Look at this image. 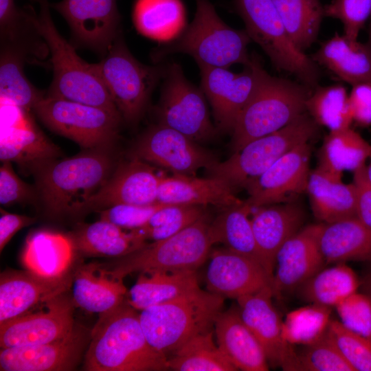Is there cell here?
Instances as JSON below:
<instances>
[{
    "instance_id": "53",
    "label": "cell",
    "mask_w": 371,
    "mask_h": 371,
    "mask_svg": "<svg viewBox=\"0 0 371 371\" xmlns=\"http://www.w3.org/2000/svg\"><path fill=\"white\" fill-rule=\"evenodd\" d=\"M353 181L357 194V217L371 228V183L364 164L353 172Z\"/></svg>"
},
{
    "instance_id": "57",
    "label": "cell",
    "mask_w": 371,
    "mask_h": 371,
    "mask_svg": "<svg viewBox=\"0 0 371 371\" xmlns=\"http://www.w3.org/2000/svg\"><path fill=\"white\" fill-rule=\"evenodd\" d=\"M370 43H369L371 46V16H370Z\"/></svg>"
},
{
    "instance_id": "39",
    "label": "cell",
    "mask_w": 371,
    "mask_h": 371,
    "mask_svg": "<svg viewBox=\"0 0 371 371\" xmlns=\"http://www.w3.org/2000/svg\"><path fill=\"white\" fill-rule=\"evenodd\" d=\"M293 44L304 52L316 41L324 8L319 0H273Z\"/></svg>"
},
{
    "instance_id": "9",
    "label": "cell",
    "mask_w": 371,
    "mask_h": 371,
    "mask_svg": "<svg viewBox=\"0 0 371 371\" xmlns=\"http://www.w3.org/2000/svg\"><path fill=\"white\" fill-rule=\"evenodd\" d=\"M318 125L306 113L269 135L255 139L222 162L208 169L210 176L219 178L234 188L246 190L269 168L296 146L308 142Z\"/></svg>"
},
{
    "instance_id": "52",
    "label": "cell",
    "mask_w": 371,
    "mask_h": 371,
    "mask_svg": "<svg viewBox=\"0 0 371 371\" xmlns=\"http://www.w3.org/2000/svg\"><path fill=\"white\" fill-rule=\"evenodd\" d=\"M349 102L353 121L361 126L371 125V82L352 86Z\"/></svg>"
},
{
    "instance_id": "13",
    "label": "cell",
    "mask_w": 371,
    "mask_h": 371,
    "mask_svg": "<svg viewBox=\"0 0 371 371\" xmlns=\"http://www.w3.org/2000/svg\"><path fill=\"white\" fill-rule=\"evenodd\" d=\"M199 67L200 88L212 106L216 129L232 132L267 71L255 55L239 73L223 67Z\"/></svg>"
},
{
    "instance_id": "16",
    "label": "cell",
    "mask_w": 371,
    "mask_h": 371,
    "mask_svg": "<svg viewBox=\"0 0 371 371\" xmlns=\"http://www.w3.org/2000/svg\"><path fill=\"white\" fill-rule=\"evenodd\" d=\"M58 154V148L38 128L30 111L1 97V161H14L36 170Z\"/></svg>"
},
{
    "instance_id": "24",
    "label": "cell",
    "mask_w": 371,
    "mask_h": 371,
    "mask_svg": "<svg viewBox=\"0 0 371 371\" xmlns=\"http://www.w3.org/2000/svg\"><path fill=\"white\" fill-rule=\"evenodd\" d=\"M69 275L60 278H47L28 270L1 273L0 324L30 311L43 302L67 291L72 280Z\"/></svg>"
},
{
    "instance_id": "23",
    "label": "cell",
    "mask_w": 371,
    "mask_h": 371,
    "mask_svg": "<svg viewBox=\"0 0 371 371\" xmlns=\"http://www.w3.org/2000/svg\"><path fill=\"white\" fill-rule=\"evenodd\" d=\"M205 282L209 291L237 299L272 287L273 279L256 260L224 248L212 253Z\"/></svg>"
},
{
    "instance_id": "2",
    "label": "cell",
    "mask_w": 371,
    "mask_h": 371,
    "mask_svg": "<svg viewBox=\"0 0 371 371\" xmlns=\"http://www.w3.org/2000/svg\"><path fill=\"white\" fill-rule=\"evenodd\" d=\"M36 1L38 11L30 7L27 14L51 56L53 76L46 93L120 115L96 64L82 59L74 47L59 33L52 19L48 0Z\"/></svg>"
},
{
    "instance_id": "45",
    "label": "cell",
    "mask_w": 371,
    "mask_h": 371,
    "mask_svg": "<svg viewBox=\"0 0 371 371\" xmlns=\"http://www.w3.org/2000/svg\"><path fill=\"white\" fill-rule=\"evenodd\" d=\"M205 216L203 205L169 203L137 229L148 240L157 241L179 233Z\"/></svg>"
},
{
    "instance_id": "27",
    "label": "cell",
    "mask_w": 371,
    "mask_h": 371,
    "mask_svg": "<svg viewBox=\"0 0 371 371\" xmlns=\"http://www.w3.org/2000/svg\"><path fill=\"white\" fill-rule=\"evenodd\" d=\"M214 327L218 348L238 370H269L265 352L243 321L238 307L221 311L215 320Z\"/></svg>"
},
{
    "instance_id": "30",
    "label": "cell",
    "mask_w": 371,
    "mask_h": 371,
    "mask_svg": "<svg viewBox=\"0 0 371 371\" xmlns=\"http://www.w3.org/2000/svg\"><path fill=\"white\" fill-rule=\"evenodd\" d=\"M76 249L73 239L60 233L40 230L26 239L21 261L26 269L47 278L69 275Z\"/></svg>"
},
{
    "instance_id": "20",
    "label": "cell",
    "mask_w": 371,
    "mask_h": 371,
    "mask_svg": "<svg viewBox=\"0 0 371 371\" xmlns=\"http://www.w3.org/2000/svg\"><path fill=\"white\" fill-rule=\"evenodd\" d=\"M161 178L148 162L132 156L117 165L104 185L89 198L81 212L101 211L120 204L156 203Z\"/></svg>"
},
{
    "instance_id": "5",
    "label": "cell",
    "mask_w": 371,
    "mask_h": 371,
    "mask_svg": "<svg viewBox=\"0 0 371 371\" xmlns=\"http://www.w3.org/2000/svg\"><path fill=\"white\" fill-rule=\"evenodd\" d=\"M251 41L245 30H236L226 24L209 0H196L192 23L178 37L160 48L155 58L183 53L192 56L199 66H244L251 59L247 49Z\"/></svg>"
},
{
    "instance_id": "10",
    "label": "cell",
    "mask_w": 371,
    "mask_h": 371,
    "mask_svg": "<svg viewBox=\"0 0 371 371\" xmlns=\"http://www.w3.org/2000/svg\"><path fill=\"white\" fill-rule=\"evenodd\" d=\"M235 4L251 41L277 69L294 75L311 89L318 86L317 63L293 44L273 0H235Z\"/></svg>"
},
{
    "instance_id": "18",
    "label": "cell",
    "mask_w": 371,
    "mask_h": 371,
    "mask_svg": "<svg viewBox=\"0 0 371 371\" xmlns=\"http://www.w3.org/2000/svg\"><path fill=\"white\" fill-rule=\"evenodd\" d=\"M91 330L76 326L65 337L43 344L3 348L1 371H68L74 370L88 347Z\"/></svg>"
},
{
    "instance_id": "14",
    "label": "cell",
    "mask_w": 371,
    "mask_h": 371,
    "mask_svg": "<svg viewBox=\"0 0 371 371\" xmlns=\"http://www.w3.org/2000/svg\"><path fill=\"white\" fill-rule=\"evenodd\" d=\"M65 291L30 311L0 324V348L43 344L72 331L74 304Z\"/></svg>"
},
{
    "instance_id": "3",
    "label": "cell",
    "mask_w": 371,
    "mask_h": 371,
    "mask_svg": "<svg viewBox=\"0 0 371 371\" xmlns=\"http://www.w3.org/2000/svg\"><path fill=\"white\" fill-rule=\"evenodd\" d=\"M111 147L85 149L72 157L52 160L36 170L39 194L49 215L81 212L89 198L113 171Z\"/></svg>"
},
{
    "instance_id": "15",
    "label": "cell",
    "mask_w": 371,
    "mask_h": 371,
    "mask_svg": "<svg viewBox=\"0 0 371 371\" xmlns=\"http://www.w3.org/2000/svg\"><path fill=\"white\" fill-rule=\"evenodd\" d=\"M132 156L166 168L176 175H193L216 162L210 153L180 132L158 123L137 139Z\"/></svg>"
},
{
    "instance_id": "48",
    "label": "cell",
    "mask_w": 371,
    "mask_h": 371,
    "mask_svg": "<svg viewBox=\"0 0 371 371\" xmlns=\"http://www.w3.org/2000/svg\"><path fill=\"white\" fill-rule=\"evenodd\" d=\"M324 8V16L340 21L344 35L355 40L371 16V0H333Z\"/></svg>"
},
{
    "instance_id": "49",
    "label": "cell",
    "mask_w": 371,
    "mask_h": 371,
    "mask_svg": "<svg viewBox=\"0 0 371 371\" xmlns=\"http://www.w3.org/2000/svg\"><path fill=\"white\" fill-rule=\"evenodd\" d=\"M335 307L346 328L371 339V299L368 296L357 291Z\"/></svg>"
},
{
    "instance_id": "21",
    "label": "cell",
    "mask_w": 371,
    "mask_h": 371,
    "mask_svg": "<svg viewBox=\"0 0 371 371\" xmlns=\"http://www.w3.org/2000/svg\"><path fill=\"white\" fill-rule=\"evenodd\" d=\"M272 287L236 299L240 315L262 346L268 363L284 370H297V353L282 335L280 315L271 298Z\"/></svg>"
},
{
    "instance_id": "38",
    "label": "cell",
    "mask_w": 371,
    "mask_h": 371,
    "mask_svg": "<svg viewBox=\"0 0 371 371\" xmlns=\"http://www.w3.org/2000/svg\"><path fill=\"white\" fill-rule=\"evenodd\" d=\"M360 280L344 262L321 269L297 288L302 298L311 304L335 306L357 291Z\"/></svg>"
},
{
    "instance_id": "11",
    "label": "cell",
    "mask_w": 371,
    "mask_h": 371,
    "mask_svg": "<svg viewBox=\"0 0 371 371\" xmlns=\"http://www.w3.org/2000/svg\"><path fill=\"white\" fill-rule=\"evenodd\" d=\"M32 110L47 128L85 149L112 146L122 120L120 114L46 93Z\"/></svg>"
},
{
    "instance_id": "32",
    "label": "cell",
    "mask_w": 371,
    "mask_h": 371,
    "mask_svg": "<svg viewBox=\"0 0 371 371\" xmlns=\"http://www.w3.org/2000/svg\"><path fill=\"white\" fill-rule=\"evenodd\" d=\"M319 247L326 264L371 261V228L357 217L322 223Z\"/></svg>"
},
{
    "instance_id": "19",
    "label": "cell",
    "mask_w": 371,
    "mask_h": 371,
    "mask_svg": "<svg viewBox=\"0 0 371 371\" xmlns=\"http://www.w3.org/2000/svg\"><path fill=\"white\" fill-rule=\"evenodd\" d=\"M311 146L303 143L280 157L247 189L253 208L286 203L306 192Z\"/></svg>"
},
{
    "instance_id": "36",
    "label": "cell",
    "mask_w": 371,
    "mask_h": 371,
    "mask_svg": "<svg viewBox=\"0 0 371 371\" xmlns=\"http://www.w3.org/2000/svg\"><path fill=\"white\" fill-rule=\"evenodd\" d=\"M252 209L246 201L227 207L210 224V231L214 244L222 243L225 248L255 260L264 267L249 218Z\"/></svg>"
},
{
    "instance_id": "56",
    "label": "cell",
    "mask_w": 371,
    "mask_h": 371,
    "mask_svg": "<svg viewBox=\"0 0 371 371\" xmlns=\"http://www.w3.org/2000/svg\"><path fill=\"white\" fill-rule=\"evenodd\" d=\"M366 175L369 181L371 183V155L369 157V164L366 165Z\"/></svg>"
},
{
    "instance_id": "33",
    "label": "cell",
    "mask_w": 371,
    "mask_h": 371,
    "mask_svg": "<svg viewBox=\"0 0 371 371\" xmlns=\"http://www.w3.org/2000/svg\"><path fill=\"white\" fill-rule=\"evenodd\" d=\"M124 229L100 219L80 228L73 240L76 248L86 255L115 258L133 253L148 243L137 229L129 232Z\"/></svg>"
},
{
    "instance_id": "37",
    "label": "cell",
    "mask_w": 371,
    "mask_h": 371,
    "mask_svg": "<svg viewBox=\"0 0 371 371\" xmlns=\"http://www.w3.org/2000/svg\"><path fill=\"white\" fill-rule=\"evenodd\" d=\"M371 155V144L350 127L329 131L318 155L317 166L343 175L366 164Z\"/></svg>"
},
{
    "instance_id": "50",
    "label": "cell",
    "mask_w": 371,
    "mask_h": 371,
    "mask_svg": "<svg viewBox=\"0 0 371 371\" xmlns=\"http://www.w3.org/2000/svg\"><path fill=\"white\" fill-rule=\"evenodd\" d=\"M169 203L156 202L148 205H115L100 211V219L126 229L144 227L159 210Z\"/></svg>"
},
{
    "instance_id": "34",
    "label": "cell",
    "mask_w": 371,
    "mask_h": 371,
    "mask_svg": "<svg viewBox=\"0 0 371 371\" xmlns=\"http://www.w3.org/2000/svg\"><path fill=\"white\" fill-rule=\"evenodd\" d=\"M199 288L196 271L139 273L136 282L127 292L126 300L140 311Z\"/></svg>"
},
{
    "instance_id": "1",
    "label": "cell",
    "mask_w": 371,
    "mask_h": 371,
    "mask_svg": "<svg viewBox=\"0 0 371 371\" xmlns=\"http://www.w3.org/2000/svg\"><path fill=\"white\" fill-rule=\"evenodd\" d=\"M126 300L99 315L85 354L88 371H164L168 357L146 339L139 313Z\"/></svg>"
},
{
    "instance_id": "55",
    "label": "cell",
    "mask_w": 371,
    "mask_h": 371,
    "mask_svg": "<svg viewBox=\"0 0 371 371\" xmlns=\"http://www.w3.org/2000/svg\"><path fill=\"white\" fill-rule=\"evenodd\" d=\"M359 288L363 293L371 299V267L368 268L360 280Z\"/></svg>"
},
{
    "instance_id": "17",
    "label": "cell",
    "mask_w": 371,
    "mask_h": 371,
    "mask_svg": "<svg viewBox=\"0 0 371 371\" xmlns=\"http://www.w3.org/2000/svg\"><path fill=\"white\" fill-rule=\"evenodd\" d=\"M50 7L65 19L75 42L102 56L120 32L116 0H62Z\"/></svg>"
},
{
    "instance_id": "28",
    "label": "cell",
    "mask_w": 371,
    "mask_h": 371,
    "mask_svg": "<svg viewBox=\"0 0 371 371\" xmlns=\"http://www.w3.org/2000/svg\"><path fill=\"white\" fill-rule=\"evenodd\" d=\"M306 192L314 216L323 223L357 217L355 186L344 183L342 175L317 166L310 173Z\"/></svg>"
},
{
    "instance_id": "7",
    "label": "cell",
    "mask_w": 371,
    "mask_h": 371,
    "mask_svg": "<svg viewBox=\"0 0 371 371\" xmlns=\"http://www.w3.org/2000/svg\"><path fill=\"white\" fill-rule=\"evenodd\" d=\"M206 216L167 238L148 243L107 265L124 279L133 273L196 271L206 260L214 244Z\"/></svg>"
},
{
    "instance_id": "44",
    "label": "cell",
    "mask_w": 371,
    "mask_h": 371,
    "mask_svg": "<svg viewBox=\"0 0 371 371\" xmlns=\"http://www.w3.org/2000/svg\"><path fill=\"white\" fill-rule=\"evenodd\" d=\"M331 307L311 304L289 312L282 324V335L289 344L308 345L319 339L330 322Z\"/></svg>"
},
{
    "instance_id": "46",
    "label": "cell",
    "mask_w": 371,
    "mask_h": 371,
    "mask_svg": "<svg viewBox=\"0 0 371 371\" xmlns=\"http://www.w3.org/2000/svg\"><path fill=\"white\" fill-rule=\"evenodd\" d=\"M297 353V370L302 371H355L329 333L304 346Z\"/></svg>"
},
{
    "instance_id": "4",
    "label": "cell",
    "mask_w": 371,
    "mask_h": 371,
    "mask_svg": "<svg viewBox=\"0 0 371 371\" xmlns=\"http://www.w3.org/2000/svg\"><path fill=\"white\" fill-rule=\"evenodd\" d=\"M224 297L200 288L177 299L140 311L149 344L167 357L194 337L213 330Z\"/></svg>"
},
{
    "instance_id": "40",
    "label": "cell",
    "mask_w": 371,
    "mask_h": 371,
    "mask_svg": "<svg viewBox=\"0 0 371 371\" xmlns=\"http://www.w3.org/2000/svg\"><path fill=\"white\" fill-rule=\"evenodd\" d=\"M0 30L2 47L22 52L29 58L41 59L48 52L27 11L20 10L14 0H0Z\"/></svg>"
},
{
    "instance_id": "25",
    "label": "cell",
    "mask_w": 371,
    "mask_h": 371,
    "mask_svg": "<svg viewBox=\"0 0 371 371\" xmlns=\"http://www.w3.org/2000/svg\"><path fill=\"white\" fill-rule=\"evenodd\" d=\"M304 218V210L295 199L280 205L260 207L251 218L264 267L272 279L278 251L302 229Z\"/></svg>"
},
{
    "instance_id": "47",
    "label": "cell",
    "mask_w": 371,
    "mask_h": 371,
    "mask_svg": "<svg viewBox=\"0 0 371 371\" xmlns=\"http://www.w3.org/2000/svg\"><path fill=\"white\" fill-rule=\"evenodd\" d=\"M328 330L355 371H371V339L348 329L337 320H330Z\"/></svg>"
},
{
    "instance_id": "8",
    "label": "cell",
    "mask_w": 371,
    "mask_h": 371,
    "mask_svg": "<svg viewBox=\"0 0 371 371\" xmlns=\"http://www.w3.org/2000/svg\"><path fill=\"white\" fill-rule=\"evenodd\" d=\"M95 64L122 120L137 124L167 66L139 62L128 50L121 32Z\"/></svg>"
},
{
    "instance_id": "35",
    "label": "cell",
    "mask_w": 371,
    "mask_h": 371,
    "mask_svg": "<svg viewBox=\"0 0 371 371\" xmlns=\"http://www.w3.org/2000/svg\"><path fill=\"white\" fill-rule=\"evenodd\" d=\"M133 20L144 36L171 41L185 29L186 12L181 0H137Z\"/></svg>"
},
{
    "instance_id": "51",
    "label": "cell",
    "mask_w": 371,
    "mask_h": 371,
    "mask_svg": "<svg viewBox=\"0 0 371 371\" xmlns=\"http://www.w3.org/2000/svg\"><path fill=\"white\" fill-rule=\"evenodd\" d=\"M0 168V203L10 205L30 201L34 197L31 187L15 173L11 161H2Z\"/></svg>"
},
{
    "instance_id": "26",
    "label": "cell",
    "mask_w": 371,
    "mask_h": 371,
    "mask_svg": "<svg viewBox=\"0 0 371 371\" xmlns=\"http://www.w3.org/2000/svg\"><path fill=\"white\" fill-rule=\"evenodd\" d=\"M124 279L116 277L106 264L91 262L77 268L71 280V297L76 306L99 315L126 300Z\"/></svg>"
},
{
    "instance_id": "42",
    "label": "cell",
    "mask_w": 371,
    "mask_h": 371,
    "mask_svg": "<svg viewBox=\"0 0 371 371\" xmlns=\"http://www.w3.org/2000/svg\"><path fill=\"white\" fill-rule=\"evenodd\" d=\"M27 59L20 51L1 47V97L30 111L45 92L38 90L25 75L23 67Z\"/></svg>"
},
{
    "instance_id": "41",
    "label": "cell",
    "mask_w": 371,
    "mask_h": 371,
    "mask_svg": "<svg viewBox=\"0 0 371 371\" xmlns=\"http://www.w3.org/2000/svg\"><path fill=\"white\" fill-rule=\"evenodd\" d=\"M213 330L198 335L168 357L169 370L176 371H236L213 339Z\"/></svg>"
},
{
    "instance_id": "29",
    "label": "cell",
    "mask_w": 371,
    "mask_h": 371,
    "mask_svg": "<svg viewBox=\"0 0 371 371\" xmlns=\"http://www.w3.org/2000/svg\"><path fill=\"white\" fill-rule=\"evenodd\" d=\"M157 201L164 203L205 205L226 208L240 205L232 188L225 181L210 176L199 178L194 175H176L161 177Z\"/></svg>"
},
{
    "instance_id": "31",
    "label": "cell",
    "mask_w": 371,
    "mask_h": 371,
    "mask_svg": "<svg viewBox=\"0 0 371 371\" xmlns=\"http://www.w3.org/2000/svg\"><path fill=\"white\" fill-rule=\"evenodd\" d=\"M312 59L352 87L371 82V46L336 33L322 43Z\"/></svg>"
},
{
    "instance_id": "54",
    "label": "cell",
    "mask_w": 371,
    "mask_h": 371,
    "mask_svg": "<svg viewBox=\"0 0 371 371\" xmlns=\"http://www.w3.org/2000/svg\"><path fill=\"white\" fill-rule=\"evenodd\" d=\"M34 221V218L3 212L0 218L1 252L18 231L31 225Z\"/></svg>"
},
{
    "instance_id": "22",
    "label": "cell",
    "mask_w": 371,
    "mask_h": 371,
    "mask_svg": "<svg viewBox=\"0 0 371 371\" xmlns=\"http://www.w3.org/2000/svg\"><path fill=\"white\" fill-rule=\"evenodd\" d=\"M322 226L302 228L279 249L272 282L273 296L297 289L326 264L319 247Z\"/></svg>"
},
{
    "instance_id": "6",
    "label": "cell",
    "mask_w": 371,
    "mask_h": 371,
    "mask_svg": "<svg viewBox=\"0 0 371 371\" xmlns=\"http://www.w3.org/2000/svg\"><path fill=\"white\" fill-rule=\"evenodd\" d=\"M310 89L304 84L267 72L237 119L232 131L234 152L255 139L282 128L304 113Z\"/></svg>"
},
{
    "instance_id": "43",
    "label": "cell",
    "mask_w": 371,
    "mask_h": 371,
    "mask_svg": "<svg viewBox=\"0 0 371 371\" xmlns=\"http://www.w3.org/2000/svg\"><path fill=\"white\" fill-rule=\"evenodd\" d=\"M306 111L330 131L350 127L353 122L349 94L341 85L317 86L306 100Z\"/></svg>"
},
{
    "instance_id": "12",
    "label": "cell",
    "mask_w": 371,
    "mask_h": 371,
    "mask_svg": "<svg viewBox=\"0 0 371 371\" xmlns=\"http://www.w3.org/2000/svg\"><path fill=\"white\" fill-rule=\"evenodd\" d=\"M156 108L159 123L175 129L195 142H207L216 128L210 120L205 95L184 76L181 66H167Z\"/></svg>"
}]
</instances>
